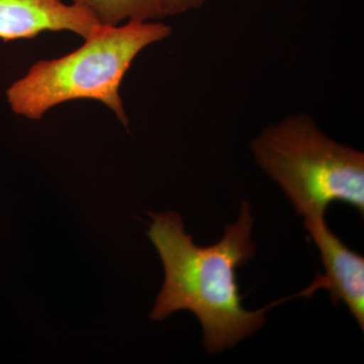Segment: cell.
Here are the masks:
<instances>
[{
	"label": "cell",
	"mask_w": 364,
	"mask_h": 364,
	"mask_svg": "<svg viewBox=\"0 0 364 364\" xmlns=\"http://www.w3.org/2000/svg\"><path fill=\"white\" fill-rule=\"evenodd\" d=\"M148 236L164 267L165 279L150 317L162 321L177 311L195 314L203 326L208 353H220L252 336L264 325L265 313L242 306L237 269L255 256L251 241L254 219L250 205L242 203L240 215L228 225L214 245H196L184 231L181 215L174 212L152 214Z\"/></svg>",
	"instance_id": "cell-1"
},
{
	"label": "cell",
	"mask_w": 364,
	"mask_h": 364,
	"mask_svg": "<svg viewBox=\"0 0 364 364\" xmlns=\"http://www.w3.org/2000/svg\"><path fill=\"white\" fill-rule=\"evenodd\" d=\"M162 23L129 21L123 26H100L85 44L65 57L42 60L6 91L14 114L39 119L55 105L75 100L104 102L128 126L119 90L136 55L168 37Z\"/></svg>",
	"instance_id": "cell-2"
},
{
	"label": "cell",
	"mask_w": 364,
	"mask_h": 364,
	"mask_svg": "<svg viewBox=\"0 0 364 364\" xmlns=\"http://www.w3.org/2000/svg\"><path fill=\"white\" fill-rule=\"evenodd\" d=\"M255 161L304 218L325 217L332 203L364 213V155L326 136L312 117L291 114L251 143Z\"/></svg>",
	"instance_id": "cell-3"
},
{
	"label": "cell",
	"mask_w": 364,
	"mask_h": 364,
	"mask_svg": "<svg viewBox=\"0 0 364 364\" xmlns=\"http://www.w3.org/2000/svg\"><path fill=\"white\" fill-rule=\"evenodd\" d=\"M304 226L320 251L325 275H318L311 294L318 289L329 291L334 305L343 303L364 330V258L330 231L325 217L304 218Z\"/></svg>",
	"instance_id": "cell-4"
},
{
	"label": "cell",
	"mask_w": 364,
	"mask_h": 364,
	"mask_svg": "<svg viewBox=\"0 0 364 364\" xmlns=\"http://www.w3.org/2000/svg\"><path fill=\"white\" fill-rule=\"evenodd\" d=\"M100 25L80 4L62 0H0V39H33L45 31H70L88 39Z\"/></svg>",
	"instance_id": "cell-5"
},
{
	"label": "cell",
	"mask_w": 364,
	"mask_h": 364,
	"mask_svg": "<svg viewBox=\"0 0 364 364\" xmlns=\"http://www.w3.org/2000/svg\"><path fill=\"white\" fill-rule=\"evenodd\" d=\"M95 14L102 26H117L123 21H148L165 18L160 0H72Z\"/></svg>",
	"instance_id": "cell-6"
},
{
	"label": "cell",
	"mask_w": 364,
	"mask_h": 364,
	"mask_svg": "<svg viewBox=\"0 0 364 364\" xmlns=\"http://www.w3.org/2000/svg\"><path fill=\"white\" fill-rule=\"evenodd\" d=\"M207 0H160L165 16H176L191 9H200Z\"/></svg>",
	"instance_id": "cell-7"
}]
</instances>
